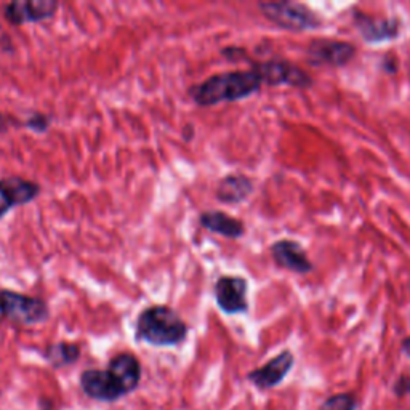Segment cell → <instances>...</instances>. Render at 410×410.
<instances>
[{
  "instance_id": "cell-4",
  "label": "cell",
  "mask_w": 410,
  "mask_h": 410,
  "mask_svg": "<svg viewBox=\"0 0 410 410\" xmlns=\"http://www.w3.org/2000/svg\"><path fill=\"white\" fill-rule=\"evenodd\" d=\"M259 12L268 22L279 26V28L302 33V31L318 29L321 18L313 10L303 3L297 2H259Z\"/></svg>"
},
{
  "instance_id": "cell-2",
  "label": "cell",
  "mask_w": 410,
  "mask_h": 410,
  "mask_svg": "<svg viewBox=\"0 0 410 410\" xmlns=\"http://www.w3.org/2000/svg\"><path fill=\"white\" fill-rule=\"evenodd\" d=\"M189 334V325L178 311L167 305H153L144 308L137 318L135 340L157 348L180 346Z\"/></svg>"
},
{
  "instance_id": "cell-1",
  "label": "cell",
  "mask_w": 410,
  "mask_h": 410,
  "mask_svg": "<svg viewBox=\"0 0 410 410\" xmlns=\"http://www.w3.org/2000/svg\"><path fill=\"white\" fill-rule=\"evenodd\" d=\"M263 82L253 69L226 71L207 77L204 82L189 87L188 95L197 106L209 108L220 103L246 100L259 92Z\"/></svg>"
},
{
  "instance_id": "cell-7",
  "label": "cell",
  "mask_w": 410,
  "mask_h": 410,
  "mask_svg": "<svg viewBox=\"0 0 410 410\" xmlns=\"http://www.w3.org/2000/svg\"><path fill=\"white\" fill-rule=\"evenodd\" d=\"M248 282L241 276H220L214 285V295L218 308L228 316L242 314L248 311L247 300Z\"/></svg>"
},
{
  "instance_id": "cell-9",
  "label": "cell",
  "mask_w": 410,
  "mask_h": 410,
  "mask_svg": "<svg viewBox=\"0 0 410 410\" xmlns=\"http://www.w3.org/2000/svg\"><path fill=\"white\" fill-rule=\"evenodd\" d=\"M42 194V186L23 176L0 178V220L15 207L26 205Z\"/></svg>"
},
{
  "instance_id": "cell-11",
  "label": "cell",
  "mask_w": 410,
  "mask_h": 410,
  "mask_svg": "<svg viewBox=\"0 0 410 410\" xmlns=\"http://www.w3.org/2000/svg\"><path fill=\"white\" fill-rule=\"evenodd\" d=\"M309 61L314 66H346L356 56V46L343 40L319 39L313 40L308 46Z\"/></svg>"
},
{
  "instance_id": "cell-16",
  "label": "cell",
  "mask_w": 410,
  "mask_h": 410,
  "mask_svg": "<svg viewBox=\"0 0 410 410\" xmlns=\"http://www.w3.org/2000/svg\"><path fill=\"white\" fill-rule=\"evenodd\" d=\"M253 181L242 173H231L220 180L216 186V199L221 204L236 205L247 200L253 193Z\"/></svg>"
},
{
  "instance_id": "cell-12",
  "label": "cell",
  "mask_w": 410,
  "mask_h": 410,
  "mask_svg": "<svg viewBox=\"0 0 410 410\" xmlns=\"http://www.w3.org/2000/svg\"><path fill=\"white\" fill-rule=\"evenodd\" d=\"M357 33L368 44H380L385 40L396 39L401 33V22L396 18H375L357 12L355 13Z\"/></svg>"
},
{
  "instance_id": "cell-8",
  "label": "cell",
  "mask_w": 410,
  "mask_h": 410,
  "mask_svg": "<svg viewBox=\"0 0 410 410\" xmlns=\"http://www.w3.org/2000/svg\"><path fill=\"white\" fill-rule=\"evenodd\" d=\"M253 69L262 77V82L266 85H289L297 88H308L313 85L311 77L302 67L295 66L284 60H269L263 63L253 65Z\"/></svg>"
},
{
  "instance_id": "cell-5",
  "label": "cell",
  "mask_w": 410,
  "mask_h": 410,
  "mask_svg": "<svg viewBox=\"0 0 410 410\" xmlns=\"http://www.w3.org/2000/svg\"><path fill=\"white\" fill-rule=\"evenodd\" d=\"M79 385L87 398L98 402L112 404L127 396L121 382L108 368H87L80 373Z\"/></svg>"
},
{
  "instance_id": "cell-13",
  "label": "cell",
  "mask_w": 410,
  "mask_h": 410,
  "mask_svg": "<svg viewBox=\"0 0 410 410\" xmlns=\"http://www.w3.org/2000/svg\"><path fill=\"white\" fill-rule=\"evenodd\" d=\"M274 263L279 268L287 269V271L297 273V274H306L313 271V263L309 262L308 255H306L305 248L300 246L298 242L290 241V239H282V241H276L269 248Z\"/></svg>"
},
{
  "instance_id": "cell-17",
  "label": "cell",
  "mask_w": 410,
  "mask_h": 410,
  "mask_svg": "<svg viewBox=\"0 0 410 410\" xmlns=\"http://www.w3.org/2000/svg\"><path fill=\"white\" fill-rule=\"evenodd\" d=\"M80 346L69 341H58L45 348L44 357L45 361L53 368H65L76 364L80 359Z\"/></svg>"
},
{
  "instance_id": "cell-15",
  "label": "cell",
  "mask_w": 410,
  "mask_h": 410,
  "mask_svg": "<svg viewBox=\"0 0 410 410\" xmlns=\"http://www.w3.org/2000/svg\"><path fill=\"white\" fill-rule=\"evenodd\" d=\"M199 225L204 230L226 239H241L246 234V225L239 218L223 210H205L199 215Z\"/></svg>"
},
{
  "instance_id": "cell-18",
  "label": "cell",
  "mask_w": 410,
  "mask_h": 410,
  "mask_svg": "<svg viewBox=\"0 0 410 410\" xmlns=\"http://www.w3.org/2000/svg\"><path fill=\"white\" fill-rule=\"evenodd\" d=\"M359 409V401L352 393H339L334 396L327 398L321 404L319 410H357Z\"/></svg>"
},
{
  "instance_id": "cell-21",
  "label": "cell",
  "mask_w": 410,
  "mask_h": 410,
  "mask_svg": "<svg viewBox=\"0 0 410 410\" xmlns=\"http://www.w3.org/2000/svg\"><path fill=\"white\" fill-rule=\"evenodd\" d=\"M12 127H23V121H19L12 114H5L0 112V133L8 132Z\"/></svg>"
},
{
  "instance_id": "cell-3",
  "label": "cell",
  "mask_w": 410,
  "mask_h": 410,
  "mask_svg": "<svg viewBox=\"0 0 410 410\" xmlns=\"http://www.w3.org/2000/svg\"><path fill=\"white\" fill-rule=\"evenodd\" d=\"M0 316L22 325L44 324L50 318V306L40 297H31L10 289L0 290Z\"/></svg>"
},
{
  "instance_id": "cell-20",
  "label": "cell",
  "mask_w": 410,
  "mask_h": 410,
  "mask_svg": "<svg viewBox=\"0 0 410 410\" xmlns=\"http://www.w3.org/2000/svg\"><path fill=\"white\" fill-rule=\"evenodd\" d=\"M393 394L399 399L410 396V377L409 375H401L396 382H394Z\"/></svg>"
},
{
  "instance_id": "cell-19",
  "label": "cell",
  "mask_w": 410,
  "mask_h": 410,
  "mask_svg": "<svg viewBox=\"0 0 410 410\" xmlns=\"http://www.w3.org/2000/svg\"><path fill=\"white\" fill-rule=\"evenodd\" d=\"M53 122V117L45 112H31L23 121V127L31 130L34 133H45Z\"/></svg>"
},
{
  "instance_id": "cell-10",
  "label": "cell",
  "mask_w": 410,
  "mask_h": 410,
  "mask_svg": "<svg viewBox=\"0 0 410 410\" xmlns=\"http://www.w3.org/2000/svg\"><path fill=\"white\" fill-rule=\"evenodd\" d=\"M295 366V356L292 351L284 350L279 352L277 356H274L271 361H268L266 364L253 368L252 372L247 373V380L252 383L253 386H257L262 391L266 389H273L281 385L284 378L289 375Z\"/></svg>"
},
{
  "instance_id": "cell-22",
  "label": "cell",
  "mask_w": 410,
  "mask_h": 410,
  "mask_svg": "<svg viewBox=\"0 0 410 410\" xmlns=\"http://www.w3.org/2000/svg\"><path fill=\"white\" fill-rule=\"evenodd\" d=\"M401 350H402L404 355H406L407 357H410V336H407V339H404V340H402Z\"/></svg>"
},
{
  "instance_id": "cell-23",
  "label": "cell",
  "mask_w": 410,
  "mask_h": 410,
  "mask_svg": "<svg viewBox=\"0 0 410 410\" xmlns=\"http://www.w3.org/2000/svg\"><path fill=\"white\" fill-rule=\"evenodd\" d=\"M0 396H2V391H0Z\"/></svg>"
},
{
  "instance_id": "cell-14",
  "label": "cell",
  "mask_w": 410,
  "mask_h": 410,
  "mask_svg": "<svg viewBox=\"0 0 410 410\" xmlns=\"http://www.w3.org/2000/svg\"><path fill=\"white\" fill-rule=\"evenodd\" d=\"M108 370L121 382V385L126 389L127 396L132 394L139 386L143 375L142 362L132 352H119L111 361L108 362Z\"/></svg>"
},
{
  "instance_id": "cell-6",
  "label": "cell",
  "mask_w": 410,
  "mask_h": 410,
  "mask_svg": "<svg viewBox=\"0 0 410 410\" xmlns=\"http://www.w3.org/2000/svg\"><path fill=\"white\" fill-rule=\"evenodd\" d=\"M58 8L55 0H15L3 5L2 13L10 24L24 26L49 22L56 17Z\"/></svg>"
}]
</instances>
